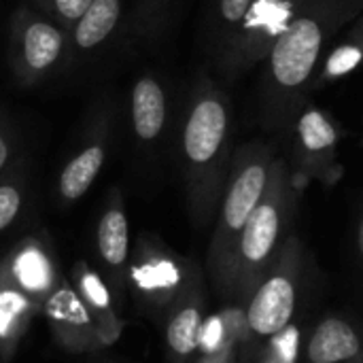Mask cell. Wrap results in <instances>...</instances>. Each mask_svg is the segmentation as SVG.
I'll use <instances>...</instances> for the list:
<instances>
[{"instance_id":"20","label":"cell","mask_w":363,"mask_h":363,"mask_svg":"<svg viewBox=\"0 0 363 363\" xmlns=\"http://www.w3.org/2000/svg\"><path fill=\"white\" fill-rule=\"evenodd\" d=\"M123 13V0H91L70 34V55H89L115 34Z\"/></svg>"},{"instance_id":"19","label":"cell","mask_w":363,"mask_h":363,"mask_svg":"<svg viewBox=\"0 0 363 363\" xmlns=\"http://www.w3.org/2000/svg\"><path fill=\"white\" fill-rule=\"evenodd\" d=\"M253 332L247 321L245 306L228 302L219 313L206 315L202 332H200V342H198V355H215L232 349H242L253 340Z\"/></svg>"},{"instance_id":"18","label":"cell","mask_w":363,"mask_h":363,"mask_svg":"<svg viewBox=\"0 0 363 363\" xmlns=\"http://www.w3.org/2000/svg\"><path fill=\"white\" fill-rule=\"evenodd\" d=\"M96 247L106 268H111L121 277L128 268V257H130V223L119 189L111 191L104 213L98 221Z\"/></svg>"},{"instance_id":"17","label":"cell","mask_w":363,"mask_h":363,"mask_svg":"<svg viewBox=\"0 0 363 363\" xmlns=\"http://www.w3.org/2000/svg\"><path fill=\"white\" fill-rule=\"evenodd\" d=\"M72 279H74L72 287L77 289V294L85 302L89 315L96 321L98 338H100L102 349L115 345L119 340L121 332H123V321L117 317V313L113 308V300H111V294H108L106 285L102 283V279L85 262L74 264Z\"/></svg>"},{"instance_id":"4","label":"cell","mask_w":363,"mask_h":363,"mask_svg":"<svg viewBox=\"0 0 363 363\" xmlns=\"http://www.w3.org/2000/svg\"><path fill=\"white\" fill-rule=\"evenodd\" d=\"M300 189L302 187L298 185L287 160L277 155L266 194L238 240L230 302L240 306L247 304L259 279L279 253L281 245L294 232L291 225L298 211Z\"/></svg>"},{"instance_id":"3","label":"cell","mask_w":363,"mask_h":363,"mask_svg":"<svg viewBox=\"0 0 363 363\" xmlns=\"http://www.w3.org/2000/svg\"><path fill=\"white\" fill-rule=\"evenodd\" d=\"M274 160V147L259 138L249 140L234 151L230 177L219 202L206 253V272L213 291L225 304L230 302L238 240L266 194Z\"/></svg>"},{"instance_id":"11","label":"cell","mask_w":363,"mask_h":363,"mask_svg":"<svg viewBox=\"0 0 363 363\" xmlns=\"http://www.w3.org/2000/svg\"><path fill=\"white\" fill-rule=\"evenodd\" d=\"M111 145V113L100 108L85 132V140L74 151V155L62 166L57 177L60 200L70 204L83 198L94 181L98 179Z\"/></svg>"},{"instance_id":"24","label":"cell","mask_w":363,"mask_h":363,"mask_svg":"<svg viewBox=\"0 0 363 363\" xmlns=\"http://www.w3.org/2000/svg\"><path fill=\"white\" fill-rule=\"evenodd\" d=\"M23 206V177L11 172L0 179V232L11 228Z\"/></svg>"},{"instance_id":"28","label":"cell","mask_w":363,"mask_h":363,"mask_svg":"<svg viewBox=\"0 0 363 363\" xmlns=\"http://www.w3.org/2000/svg\"><path fill=\"white\" fill-rule=\"evenodd\" d=\"M238 349L232 351H223V353H215V355H202L196 357L194 363H238Z\"/></svg>"},{"instance_id":"22","label":"cell","mask_w":363,"mask_h":363,"mask_svg":"<svg viewBox=\"0 0 363 363\" xmlns=\"http://www.w3.org/2000/svg\"><path fill=\"white\" fill-rule=\"evenodd\" d=\"M302 351V330L289 323L285 330L268 336L253 338L238 353V363H298Z\"/></svg>"},{"instance_id":"16","label":"cell","mask_w":363,"mask_h":363,"mask_svg":"<svg viewBox=\"0 0 363 363\" xmlns=\"http://www.w3.org/2000/svg\"><path fill=\"white\" fill-rule=\"evenodd\" d=\"M308 363H363V340L342 317L330 315L317 323L306 342Z\"/></svg>"},{"instance_id":"9","label":"cell","mask_w":363,"mask_h":363,"mask_svg":"<svg viewBox=\"0 0 363 363\" xmlns=\"http://www.w3.org/2000/svg\"><path fill=\"white\" fill-rule=\"evenodd\" d=\"M294 138V177L302 187L306 181H319L325 187L340 177L338 145L340 130L334 117L313 102H304L291 125Z\"/></svg>"},{"instance_id":"26","label":"cell","mask_w":363,"mask_h":363,"mask_svg":"<svg viewBox=\"0 0 363 363\" xmlns=\"http://www.w3.org/2000/svg\"><path fill=\"white\" fill-rule=\"evenodd\" d=\"M170 4L172 0H138V9H136L138 32L145 36H153L160 30Z\"/></svg>"},{"instance_id":"27","label":"cell","mask_w":363,"mask_h":363,"mask_svg":"<svg viewBox=\"0 0 363 363\" xmlns=\"http://www.w3.org/2000/svg\"><path fill=\"white\" fill-rule=\"evenodd\" d=\"M15 145H17V138H15L13 128L4 119H0V177L6 172V168L11 166L15 157Z\"/></svg>"},{"instance_id":"25","label":"cell","mask_w":363,"mask_h":363,"mask_svg":"<svg viewBox=\"0 0 363 363\" xmlns=\"http://www.w3.org/2000/svg\"><path fill=\"white\" fill-rule=\"evenodd\" d=\"M253 0H217V26H219V45L238 28L249 4Z\"/></svg>"},{"instance_id":"15","label":"cell","mask_w":363,"mask_h":363,"mask_svg":"<svg viewBox=\"0 0 363 363\" xmlns=\"http://www.w3.org/2000/svg\"><path fill=\"white\" fill-rule=\"evenodd\" d=\"M130 123L140 145H155L168 123V94L162 81L145 72L130 91Z\"/></svg>"},{"instance_id":"2","label":"cell","mask_w":363,"mask_h":363,"mask_svg":"<svg viewBox=\"0 0 363 363\" xmlns=\"http://www.w3.org/2000/svg\"><path fill=\"white\" fill-rule=\"evenodd\" d=\"M232 102L206 74L191 89L179 138L187 213L196 230L215 223L234 160Z\"/></svg>"},{"instance_id":"29","label":"cell","mask_w":363,"mask_h":363,"mask_svg":"<svg viewBox=\"0 0 363 363\" xmlns=\"http://www.w3.org/2000/svg\"><path fill=\"white\" fill-rule=\"evenodd\" d=\"M357 249H359V255L363 259V215L359 217V223H357Z\"/></svg>"},{"instance_id":"5","label":"cell","mask_w":363,"mask_h":363,"mask_svg":"<svg viewBox=\"0 0 363 363\" xmlns=\"http://www.w3.org/2000/svg\"><path fill=\"white\" fill-rule=\"evenodd\" d=\"M306 262V247L302 238L291 232L245 304L247 321L255 338H268L294 321L304 285Z\"/></svg>"},{"instance_id":"7","label":"cell","mask_w":363,"mask_h":363,"mask_svg":"<svg viewBox=\"0 0 363 363\" xmlns=\"http://www.w3.org/2000/svg\"><path fill=\"white\" fill-rule=\"evenodd\" d=\"M304 0H253L238 28L219 45V68L234 79L266 62Z\"/></svg>"},{"instance_id":"23","label":"cell","mask_w":363,"mask_h":363,"mask_svg":"<svg viewBox=\"0 0 363 363\" xmlns=\"http://www.w3.org/2000/svg\"><path fill=\"white\" fill-rule=\"evenodd\" d=\"M26 2L68 32L74 28V23L83 17V13L91 4V0H26Z\"/></svg>"},{"instance_id":"10","label":"cell","mask_w":363,"mask_h":363,"mask_svg":"<svg viewBox=\"0 0 363 363\" xmlns=\"http://www.w3.org/2000/svg\"><path fill=\"white\" fill-rule=\"evenodd\" d=\"M40 315H45L53 338L64 351L94 353L102 349L96 321L70 283L60 281L55 291L47 298Z\"/></svg>"},{"instance_id":"1","label":"cell","mask_w":363,"mask_h":363,"mask_svg":"<svg viewBox=\"0 0 363 363\" xmlns=\"http://www.w3.org/2000/svg\"><path fill=\"white\" fill-rule=\"evenodd\" d=\"M363 13V0H304L287 32L264 62L262 119L289 134L296 115L304 106L319 64L338 34Z\"/></svg>"},{"instance_id":"6","label":"cell","mask_w":363,"mask_h":363,"mask_svg":"<svg viewBox=\"0 0 363 363\" xmlns=\"http://www.w3.org/2000/svg\"><path fill=\"white\" fill-rule=\"evenodd\" d=\"M70 55V34L53 19L21 2L9 23V66L13 77L32 87L55 72Z\"/></svg>"},{"instance_id":"12","label":"cell","mask_w":363,"mask_h":363,"mask_svg":"<svg viewBox=\"0 0 363 363\" xmlns=\"http://www.w3.org/2000/svg\"><path fill=\"white\" fill-rule=\"evenodd\" d=\"M204 319L206 283L204 274H198L164 317V340L170 363H189L196 359Z\"/></svg>"},{"instance_id":"21","label":"cell","mask_w":363,"mask_h":363,"mask_svg":"<svg viewBox=\"0 0 363 363\" xmlns=\"http://www.w3.org/2000/svg\"><path fill=\"white\" fill-rule=\"evenodd\" d=\"M363 64V13L353 21V26L345 32L342 40L334 43L319 70L313 79V89L328 87L347 74H351L357 66Z\"/></svg>"},{"instance_id":"8","label":"cell","mask_w":363,"mask_h":363,"mask_svg":"<svg viewBox=\"0 0 363 363\" xmlns=\"http://www.w3.org/2000/svg\"><path fill=\"white\" fill-rule=\"evenodd\" d=\"M202 274L196 262L174 253L153 236H140L134 259L128 268V281L134 298L160 317L172 308L181 294Z\"/></svg>"},{"instance_id":"14","label":"cell","mask_w":363,"mask_h":363,"mask_svg":"<svg viewBox=\"0 0 363 363\" xmlns=\"http://www.w3.org/2000/svg\"><path fill=\"white\" fill-rule=\"evenodd\" d=\"M40 308L15 283L0 262V363H11Z\"/></svg>"},{"instance_id":"13","label":"cell","mask_w":363,"mask_h":363,"mask_svg":"<svg viewBox=\"0 0 363 363\" xmlns=\"http://www.w3.org/2000/svg\"><path fill=\"white\" fill-rule=\"evenodd\" d=\"M15 283L23 289V294L40 308L47 302V298L55 291L60 285L55 259L49 251V247L34 236H28L19 240L2 259Z\"/></svg>"}]
</instances>
